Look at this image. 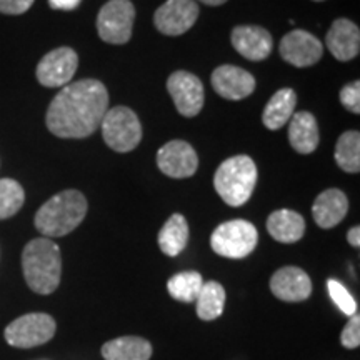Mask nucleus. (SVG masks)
Returning a JSON list of instances; mask_svg holds the SVG:
<instances>
[{"mask_svg":"<svg viewBox=\"0 0 360 360\" xmlns=\"http://www.w3.org/2000/svg\"><path fill=\"white\" fill-rule=\"evenodd\" d=\"M102 135L107 146L115 152H130L142 141V125L129 107H114L103 115Z\"/></svg>","mask_w":360,"mask_h":360,"instance_id":"nucleus-6","label":"nucleus"},{"mask_svg":"<svg viewBox=\"0 0 360 360\" xmlns=\"http://www.w3.org/2000/svg\"><path fill=\"white\" fill-rule=\"evenodd\" d=\"M25 200L24 188L12 179L0 180V220L11 219L22 209Z\"/></svg>","mask_w":360,"mask_h":360,"instance_id":"nucleus-27","label":"nucleus"},{"mask_svg":"<svg viewBox=\"0 0 360 360\" xmlns=\"http://www.w3.org/2000/svg\"><path fill=\"white\" fill-rule=\"evenodd\" d=\"M297 94L292 89H281L270 97L262 114V122L269 130L282 129L295 114Z\"/></svg>","mask_w":360,"mask_h":360,"instance_id":"nucleus-22","label":"nucleus"},{"mask_svg":"<svg viewBox=\"0 0 360 360\" xmlns=\"http://www.w3.org/2000/svg\"><path fill=\"white\" fill-rule=\"evenodd\" d=\"M347 238H349V244L352 247H359L360 245V229L355 225L352 227L347 233Z\"/></svg>","mask_w":360,"mask_h":360,"instance_id":"nucleus-33","label":"nucleus"},{"mask_svg":"<svg viewBox=\"0 0 360 360\" xmlns=\"http://www.w3.org/2000/svg\"><path fill=\"white\" fill-rule=\"evenodd\" d=\"M259 232L254 224L236 219L220 224L210 237L215 254L227 259H245L257 247Z\"/></svg>","mask_w":360,"mask_h":360,"instance_id":"nucleus-5","label":"nucleus"},{"mask_svg":"<svg viewBox=\"0 0 360 360\" xmlns=\"http://www.w3.org/2000/svg\"><path fill=\"white\" fill-rule=\"evenodd\" d=\"M135 7L130 0H110L97 15V32L107 44H127L132 37Z\"/></svg>","mask_w":360,"mask_h":360,"instance_id":"nucleus-8","label":"nucleus"},{"mask_svg":"<svg viewBox=\"0 0 360 360\" xmlns=\"http://www.w3.org/2000/svg\"><path fill=\"white\" fill-rule=\"evenodd\" d=\"M197 315L202 321L209 322L219 319L224 314L225 305V290L219 282H204L202 289L195 300Z\"/></svg>","mask_w":360,"mask_h":360,"instance_id":"nucleus-24","label":"nucleus"},{"mask_svg":"<svg viewBox=\"0 0 360 360\" xmlns=\"http://www.w3.org/2000/svg\"><path fill=\"white\" fill-rule=\"evenodd\" d=\"M215 191L225 204L240 207L257 186V167L249 155H236L220 164L214 177Z\"/></svg>","mask_w":360,"mask_h":360,"instance_id":"nucleus-4","label":"nucleus"},{"mask_svg":"<svg viewBox=\"0 0 360 360\" xmlns=\"http://www.w3.org/2000/svg\"><path fill=\"white\" fill-rule=\"evenodd\" d=\"M327 289L328 294H330V299L334 300V304L340 309V312L349 315V317L357 314V302H355L354 297L350 295V292L345 289L344 283L335 281V278H330V281L327 282Z\"/></svg>","mask_w":360,"mask_h":360,"instance_id":"nucleus-28","label":"nucleus"},{"mask_svg":"<svg viewBox=\"0 0 360 360\" xmlns=\"http://www.w3.org/2000/svg\"><path fill=\"white\" fill-rule=\"evenodd\" d=\"M327 49L337 60L349 62L359 56L360 52V30L349 19H337L328 29Z\"/></svg>","mask_w":360,"mask_h":360,"instance_id":"nucleus-17","label":"nucleus"},{"mask_svg":"<svg viewBox=\"0 0 360 360\" xmlns=\"http://www.w3.org/2000/svg\"><path fill=\"white\" fill-rule=\"evenodd\" d=\"M340 344L345 349H357L360 345V317L359 314H354L349 319L347 326L344 327L340 335Z\"/></svg>","mask_w":360,"mask_h":360,"instance_id":"nucleus-29","label":"nucleus"},{"mask_svg":"<svg viewBox=\"0 0 360 360\" xmlns=\"http://www.w3.org/2000/svg\"><path fill=\"white\" fill-rule=\"evenodd\" d=\"M212 87L227 101H242L255 90V79L236 65H220L212 74Z\"/></svg>","mask_w":360,"mask_h":360,"instance_id":"nucleus-15","label":"nucleus"},{"mask_svg":"<svg viewBox=\"0 0 360 360\" xmlns=\"http://www.w3.org/2000/svg\"><path fill=\"white\" fill-rule=\"evenodd\" d=\"M200 2L207 4V6H212V7H217V6H222V4L227 2V0H200Z\"/></svg>","mask_w":360,"mask_h":360,"instance_id":"nucleus-34","label":"nucleus"},{"mask_svg":"<svg viewBox=\"0 0 360 360\" xmlns=\"http://www.w3.org/2000/svg\"><path fill=\"white\" fill-rule=\"evenodd\" d=\"M79 57L70 47H60L42 57L37 65V80L44 87H65L77 72Z\"/></svg>","mask_w":360,"mask_h":360,"instance_id":"nucleus-9","label":"nucleus"},{"mask_svg":"<svg viewBox=\"0 0 360 360\" xmlns=\"http://www.w3.org/2000/svg\"><path fill=\"white\" fill-rule=\"evenodd\" d=\"M109 110V92L98 80L84 79L65 85L49 105L45 124L62 139H84L101 127Z\"/></svg>","mask_w":360,"mask_h":360,"instance_id":"nucleus-1","label":"nucleus"},{"mask_svg":"<svg viewBox=\"0 0 360 360\" xmlns=\"http://www.w3.org/2000/svg\"><path fill=\"white\" fill-rule=\"evenodd\" d=\"M270 290L283 302H304L312 294V282L302 269L282 267L270 278Z\"/></svg>","mask_w":360,"mask_h":360,"instance_id":"nucleus-14","label":"nucleus"},{"mask_svg":"<svg viewBox=\"0 0 360 360\" xmlns=\"http://www.w3.org/2000/svg\"><path fill=\"white\" fill-rule=\"evenodd\" d=\"M102 357L105 360H150L152 345L142 337H119L103 344Z\"/></svg>","mask_w":360,"mask_h":360,"instance_id":"nucleus-21","label":"nucleus"},{"mask_svg":"<svg viewBox=\"0 0 360 360\" xmlns=\"http://www.w3.org/2000/svg\"><path fill=\"white\" fill-rule=\"evenodd\" d=\"M281 56L294 67H310L322 58L323 45L307 30H292L281 40Z\"/></svg>","mask_w":360,"mask_h":360,"instance_id":"nucleus-12","label":"nucleus"},{"mask_svg":"<svg viewBox=\"0 0 360 360\" xmlns=\"http://www.w3.org/2000/svg\"><path fill=\"white\" fill-rule=\"evenodd\" d=\"M233 49L247 60L260 62L272 52V35L264 27L238 25L231 35Z\"/></svg>","mask_w":360,"mask_h":360,"instance_id":"nucleus-16","label":"nucleus"},{"mask_svg":"<svg viewBox=\"0 0 360 360\" xmlns=\"http://www.w3.org/2000/svg\"><path fill=\"white\" fill-rule=\"evenodd\" d=\"M340 102L345 109L354 112V114H360V82H350L340 90Z\"/></svg>","mask_w":360,"mask_h":360,"instance_id":"nucleus-30","label":"nucleus"},{"mask_svg":"<svg viewBox=\"0 0 360 360\" xmlns=\"http://www.w3.org/2000/svg\"><path fill=\"white\" fill-rule=\"evenodd\" d=\"M167 90L184 117H195L204 107V85L191 72H174L167 80Z\"/></svg>","mask_w":360,"mask_h":360,"instance_id":"nucleus-10","label":"nucleus"},{"mask_svg":"<svg viewBox=\"0 0 360 360\" xmlns=\"http://www.w3.org/2000/svg\"><path fill=\"white\" fill-rule=\"evenodd\" d=\"M349 212V200L339 188H328L317 197L312 205L314 220L319 227L332 229L339 225Z\"/></svg>","mask_w":360,"mask_h":360,"instance_id":"nucleus-18","label":"nucleus"},{"mask_svg":"<svg viewBox=\"0 0 360 360\" xmlns=\"http://www.w3.org/2000/svg\"><path fill=\"white\" fill-rule=\"evenodd\" d=\"M157 165L165 175L172 179L192 177L199 167L195 150L188 142H167L157 152Z\"/></svg>","mask_w":360,"mask_h":360,"instance_id":"nucleus-13","label":"nucleus"},{"mask_svg":"<svg viewBox=\"0 0 360 360\" xmlns=\"http://www.w3.org/2000/svg\"><path fill=\"white\" fill-rule=\"evenodd\" d=\"M337 165L349 174H357L360 170V134L357 130H349L342 134L335 146Z\"/></svg>","mask_w":360,"mask_h":360,"instance_id":"nucleus-25","label":"nucleus"},{"mask_svg":"<svg viewBox=\"0 0 360 360\" xmlns=\"http://www.w3.org/2000/svg\"><path fill=\"white\" fill-rule=\"evenodd\" d=\"M22 269L27 285L35 294L49 295L57 290L62 276L60 249L51 238L30 240L22 252Z\"/></svg>","mask_w":360,"mask_h":360,"instance_id":"nucleus-2","label":"nucleus"},{"mask_svg":"<svg viewBox=\"0 0 360 360\" xmlns=\"http://www.w3.org/2000/svg\"><path fill=\"white\" fill-rule=\"evenodd\" d=\"M204 285V278L199 272L187 270V272L175 274L167 282V290L170 297L184 304H193L197 300V295Z\"/></svg>","mask_w":360,"mask_h":360,"instance_id":"nucleus-26","label":"nucleus"},{"mask_svg":"<svg viewBox=\"0 0 360 360\" xmlns=\"http://www.w3.org/2000/svg\"><path fill=\"white\" fill-rule=\"evenodd\" d=\"M314 2H323V0H314Z\"/></svg>","mask_w":360,"mask_h":360,"instance_id":"nucleus-35","label":"nucleus"},{"mask_svg":"<svg viewBox=\"0 0 360 360\" xmlns=\"http://www.w3.org/2000/svg\"><path fill=\"white\" fill-rule=\"evenodd\" d=\"M34 0H0V12L7 15H20L32 7Z\"/></svg>","mask_w":360,"mask_h":360,"instance_id":"nucleus-31","label":"nucleus"},{"mask_svg":"<svg viewBox=\"0 0 360 360\" xmlns=\"http://www.w3.org/2000/svg\"><path fill=\"white\" fill-rule=\"evenodd\" d=\"M87 215V200L79 191H64L49 199L35 214V227L44 237H64Z\"/></svg>","mask_w":360,"mask_h":360,"instance_id":"nucleus-3","label":"nucleus"},{"mask_svg":"<svg viewBox=\"0 0 360 360\" xmlns=\"http://www.w3.org/2000/svg\"><path fill=\"white\" fill-rule=\"evenodd\" d=\"M290 146L299 154H312L319 146V127L315 117L310 112H297L289 120Z\"/></svg>","mask_w":360,"mask_h":360,"instance_id":"nucleus-19","label":"nucleus"},{"mask_svg":"<svg viewBox=\"0 0 360 360\" xmlns=\"http://www.w3.org/2000/svg\"><path fill=\"white\" fill-rule=\"evenodd\" d=\"M188 224L182 214H174L159 232V247L169 257L177 255L187 247Z\"/></svg>","mask_w":360,"mask_h":360,"instance_id":"nucleus-23","label":"nucleus"},{"mask_svg":"<svg viewBox=\"0 0 360 360\" xmlns=\"http://www.w3.org/2000/svg\"><path fill=\"white\" fill-rule=\"evenodd\" d=\"M82 0H49V6L56 11H74L80 6Z\"/></svg>","mask_w":360,"mask_h":360,"instance_id":"nucleus-32","label":"nucleus"},{"mask_svg":"<svg viewBox=\"0 0 360 360\" xmlns=\"http://www.w3.org/2000/svg\"><path fill=\"white\" fill-rule=\"evenodd\" d=\"M267 231L282 244H294L304 237L305 220L300 214L289 209L276 210L269 215Z\"/></svg>","mask_w":360,"mask_h":360,"instance_id":"nucleus-20","label":"nucleus"},{"mask_svg":"<svg viewBox=\"0 0 360 360\" xmlns=\"http://www.w3.org/2000/svg\"><path fill=\"white\" fill-rule=\"evenodd\" d=\"M199 6L193 0H167L157 8L154 24L164 35H182L195 24Z\"/></svg>","mask_w":360,"mask_h":360,"instance_id":"nucleus-11","label":"nucleus"},{"mask_svg":"<svg viewBox=\"0 0 360 360\" xmlns=\"http://www.w3.org/2000/svg\"><path fill=\"white\" fill-rule=\"evenodd\" d=\"M56 321L49 314H27L8 323L4 332L7 344L17 349H32L47 344L56 335Z\"/></svg>","mask_w":360,"mask_h":360,"instance_id":"nucleus-7","label":"nucleus"}]
</instances>
